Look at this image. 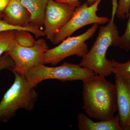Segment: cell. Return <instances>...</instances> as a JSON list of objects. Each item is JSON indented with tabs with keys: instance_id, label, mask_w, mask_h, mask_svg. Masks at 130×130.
Listing matches in <instances>:
<instances>
[{
	"instance_id": "44dd1931",
	"label": "cell",
	"mask_w": 130,
	"mask_h": 130,
	"mask_svg": "<svg viewBox=\"0 0 130 130\" xmlns=\"http://www.w3.org/2000/svg\"><path fill=\"white\" fill-rule=\"evenodd\" d=\"M9 1V0H5L0 1V14H2L4 11Z\"/></svg>"
},
{
	"instance_id": "9a60e30c",
	"label": "cell",
	"mask_w": 130,
	"mask_h": 130,
	"mask_svg": "<svg viewBox=\"0 0 130 130\" xmlns=\"http://www.w3.org/2000/svg\"><path fill=\"white\" fill-rule=\"evenodd\" d=\"M111 61L112 73L118 74L123 79H130V59L124 63H119L113 59Z\"/></svg>"
},
{
	"instance_id": "5bb4252c",
	"label": "cell",
	"mask_w": 130,
	"mask_h": 130,
	"mask_svg": "<svg viewBox=\"0 0 130 130\" xmlns=\"http://www.w3.org/2000/svg\"><path fill=\"white\" fill-rule=\"evenodd\" d=\"M30 32L28 31L18 30H14V41L22 46H33L36 44L37 40H35Z\"/></svg>"
},
{
	"instance_id": "7a4b0ae2",
	"label": "cell",
	"mask_w": 130,
	"mask_h": 130,
	"mask_svg": "<svg viewBox=\"0 0 130 130\" xmlns=\"http://www.w3.org/2000/svg\"><path fill=\"white\" fill-rule=\"evenodd\" d=\"M111 1V18L106 25L100 27L95 41L90 50L82 58L79 64L95 74L105 77L112 73L111 60L106 58L107 51L109 47L118 46L120 37L118 27L114 23L118 0Z\"/></svg>"
},
{
	"instance_id": "ffe728a7",
	"label": "cell",
	"mask_w": 130,
	"mask_h": 130,
	"mask_svg": "<svg viewBox=\"0 0 130 130\" xmlns=\"http://www.w3.org/2000/svg\"><path fill=\"white\" fill-rule=\"evenodd\" d=\"M79 1L80 0H57L56 1L58 2L66 3L79 6L81 5V2ZM96 1V0H87V2L88 3L89 5H91L94 3Z\"/></svg>"
},
{
	"instance_id": "e0dca14e",
	"label": "cell",
	"mask_w": 130,
	"mask_h": 130,
	"mask_svg": "<svg viewBox=\"0 0 130 130\" xmlns=\"http://www.w3.org/2000/svg\"><path fill=\"white\" fill-rule=\"evenodd\" d=\"M125 30L123 35L120 37L118 46L126 52L130 50V11Z\"/></svg>"
},
{
	"instance_id": "ac0fdd59",
	"label": "cell",
	"mask_w": 130,
	"mask_h": 130,
	"mask_svg": "<svg viewBox=\"0 0 130 130\" xmlns=\"http://www.w3.org/2000/svg\"><path fill=\"white\" fill-rule=\"evenodd\" d=\"M130 11V0H119L116 16L119 19L128 18Z\"/></svg>"
},
{
	"instance_id": "30bf717a",
	"label": "cell",
	"mask_w": 130,
	"mask_h": 130,
	"mask_svg": "<svg viewBox=\"0 0 130 130\" xmlns=\"http://www.w3.org/2000/svg\"><path fill=\"white\" fill-rule=\"evenodd\" d=\"M2 16L3 19L11 25L22 28L33 26L30 24V13L20 0H9Z\"/></svg>"
},
{
	"instance_id": "8992f818",
	"label": "cell",
	"mask_w": 130,
	"mask_h": 130,
	"mask_svg": "<svg viewBox=\"0 0 130 130\" xmlns=\"http://www.w3.org/2000/svg\"><path fill=\"white\" fill-rule=\"evenodd\" d=\"M102 1L96 0L91 5H89L86 2L77 7L71 18L55 34L51 43L54 44H59L85 26L92 24H107L109 20L108 18L100 17L96 14L98 6Z\"/></svg>"
},
{
	"instance_id": "2e32d148",
	"label": "cell",
	"mask_w": 130,
	"mask_h": 130,
	"mask_svg": "<svg viewBox=\"0 0 130 130\" xmlns=\"http://www.w3.org/2000/svg\"><path fill=\"white\" fill-rule=\"evenodd\" d=\"M14 30L0 32V57L9 50L14 41Z\"/></svg>"
},
{
	"instance_id": "4fadbf2b",
	"label": "cell",
	"mask_w": 130,
	"mask_h": 130,
	"mask_svg": "<svg viewBox=\"0 0 130 130\" xmlns=\"http://www.w3.org/2000/svg\"><path fill=\"white\" fill-rule=\"evenodd\" d=\"M2 13L0 14V32L9 30H23L28 31L31 33L34 34L35 37L36 38H39L41 37L45 36L44 31L35 26H32L27 28H22L9 24L3 19Z\"/></svg>"
},
{
	"instance_id": "d6986e66",
	"label": "cell",
	"mask_w": 130,
	"mask_h": 130,
	"mask_svg": "<svg viewBox=\"0 0 130 130\" xmlns=\"http://www.w3.org/2000/svg\"><path fill=\"white\" fill-rule=\"evenodd\" d=\"M14 66V61L7 52L0 57V71L5 69L11 71Z\"/></svg>"
},
{
	"instance_id": "7402d4cb",
	"label": "cell",
	"mask_w": 130,
	"mask_h": 130,
	"mask_svg": "<svg viewBox=\"0 0 130 130\" xmlns=\"http://www.w3.org/2000/svg\"><path fill=\"white\" fill-rule=\"evenodd\" d=\"M5 1V0H0V1Z\"/></svg>"
},
{
	"instance_id": "52a82bcc",
	"label": "cell",
	"mask_w": 130,
	"mask_h": 130,
	"mask_svg": "<svg viewBox=\"0 0 130 130\" xmlns=\"http://www.w3.org/2000/svg\"><path fill=\"white\" fill-rule=\"evenodd\" d=\"M48 46L46 40L40 38L32 47L22 46L13 41L12 46L7 53L14 61L15 66L11 70L24 75L32 67L45 64L44 54Z\"/></svg>"
},
{
	"instance_id": "5b68a950",
	"label": "cell",
	"mask_w": 130,
	"mask_h": 130,
	"mask_svg": "<svg viewBox=\"0 0 130 130\" xmlns=\"http://www.w3.org/2000/svg\"><path fill=\"white\" fill-rule=\"evenodd\" d=\"M98 25L94 24L81 35L69 37L57 46L48 49L44 54L45 64L56 66L66 58L73 55L83 58L89 51L85 42L94 36L98 29Z\"/></svg>"
},
{
	"instance_id": "6da1fadb",
	"label": "cell",
	"mask_w": 130,
	"mask_h": 130,
	"mask_svg": "<svg viewBox=\"0 0 130 130\" xmlns=\"http://www.w3.org/2000/svg\"><path fill=\"white\" fill-rule=\"evenodd\" d=\"M97 74L83 80V108L87 115L100 120L114 117L117 110L115 85Z\"/></svg>"
},
{
	"instance_id": "3957f363",
	"label": "cell",
	"mask_w": 130,
	"mask_h": 130,
	"mask_svg": "<svg viewBox=\"0 0 130 130\" xmlns=\"http://www.w3.org/2000/svg\"><path fill=\"white\" fill-rule=\"evenodd\" d=\"M13 84L3 95L0 102V121L6 123L15 116L20 109L28 111L34 109L38 94L28 83L24 75L13 72Z\"/></svg>"
},
{
	"instance_id": "ba28073f",
	"label": "cell",
	"mask_w": 130,
	"mask_h": 130,
	"mask_svg": "<svg viewBox=\"0 0 130 130\" xmlns=\"http://www.w3.org/2000/svg\"><path fill=\"white\" fill-rule=\"evenodd\" d=\"M76 5L48 0L44 16V32L52 42L55 34L71 18Z\"/></svg>"
},
{
	"instance_id": "8fae6325",
	"label": "cell",
	"mask_w": 130,
	"mask_h": 130,
	"mask_svg": "<svg viewBox=\"0 0 130 130\" xmlns=\"http://www.w3.org/2000/svg\"><path fill=\"white\" fill-rule=\"evenodd\" d=\"M77 120L78 128L79 130H123L118 114L111 119L94 122L84 114L79 113Z\"/></svg>"
},
{
	"instance_id": "9c48e42d",
	"label": "cell",
	"mask_w": 130,
	"mask_h": 130,
	"mask_svg": "<svg viewBox=\"0 0 130 130\" xmlns=\"http://www.w3.org/2000/svg\"><path fill=\"white\" fill-rule=\"evenodd\" d=\"M115 75L120 126L123 130H130V79H123L118 74Z\"/></svg>"
},
{
	"instance_id": "277c9868",
	"label": "cell",
	"mask_w": 130,
	"mask_h": 130,
	"mask_svg": "<svg viewBox=\"0 0 130 130\" xmlns=\"http://www.w3.org/2000/svg\"><path fill=\"white\" fill-rule=\"evenodd\" d=\"M95 74L93 71L82 67L79 64L64 62L57 67H50L44 64L37 66L27 71L24 76L28 83L35 88L42 81L46 79L83 81Z\"/></svg>"
},
{
	"instance_id": "603a6c76",
	"label": "cell",
	"mask_w": 130,
	"mask_h": 130,
	"mask_svg": "<svg viewBox=\"0 0 130 130\" xmlns=\"http://www.w3.org/2000/svg\"><path fill=\"white\" fill-rule=\"evenodd\" d=\"M55 1H57V0H55Z\"/></svg>"
},
{
	"instance_id": "7c38bea8",
	"label": "cell",
	"mask_w": 130,
	"mask_h": 130,
	"mask_svg": "<svg viewBox=\"0 0 130 130\" xmlns=\"http://www.w3.org/2000/svg\"><path fill=\"white\" fill-rule=\"evenodd\" d=\"M30 14V24L43 30L48 0H20Z\"/></svg>"
}]
</instances>
